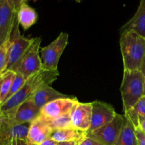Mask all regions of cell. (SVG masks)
<instances>
[{
	"instance_id": "cell-1",
	"label": "cell",
	"mask_w": 145,
	"mask_h": 145,
	"mask_svg": "<svg viewBox=\"0 0 145 145\" xmlns=\"http://www.w3.org/2000/svg\"><path fill=\"white\" fill-rule=\"evenodd\" d=\"M59 73L58 70L41 69L26 79L21 89L14 96L1 105L0 111L3 114L14 113L23 102L29 99L38 89L45 85H50L57 80Z\"/></svg>"
},
{
	"instance_id": "cell-2",
	"label": "cell",
	"mask_w": 145,
	"mask_h": 145,
	"mask_svg": "<svg viewBox=\"0 0 145 145\" xmlns=\"http://www.w3.org/2000/svg\"><path fill=\"white\" fill-rule=\"evenodd\" d=\"M120 46L124 70H140L145 59V38L134 31H123Z\"/></svg>"
},
{
	"instance_id": "cell-3",
	"label": "cell",
	"mask_w": 145,
	"mask_h": 145,
	"mask_svg": "<svg viewBox=\"0 0 145 145\" xmlns=\"http://www.w3.org/2000/svg\"><path fill=\"white\" fill-rule=\"evenodd\" d=\"M120 92L124 113H126L144 96V77L141 70H124Z\"/></svg>"
},
{
	"instance_id": "cell-4",
	"label": "cell",
	"mask_w": 145,
	"mask_h": 145,
	"mask_svg": "<svg viewBox=\"0 0 145 145\" xmlns=\"http://www.w3.org/2000/svg\"><path fill=\"white\" fill-rule=\"evenodd\" d=\"M10 40L11 46L9 49V57L7 71L11 70L15 72L23 56L25 55L33 41V38H25L21 35L17 16L10 36Z\"/></svg>"
},
{
	"instance_id": "cell-5",
	"label": "cell",
	"mask_w": 145,
	"mask_h": 145,
	"mask_svg": "<svg viewBox=\"0 0 145 145\" xmlns=\"http://www.w3.org/2000/svg\"><path fill=\"white\" fill-rule=\"evenodd\" d=\"M69 35L62 32L51 43L40 50L42 69L45 70H58L59 58L68 45Z\"/></svg>"
},
{
	"instance_id": "cell-6",
	"label": "cell",
	"mask_w": 145,
	"mask_h": 145,
	"mask_svg": "<svg viewBox=\"0 0 145 145\" xmlns=\"http://www.w3.org/2000/svg\"><path fill=\"white\" fill-rule=\"evenodd\" d=\"M41 38H34L32 44L20 61L15 72L22 75L25 79L42 69V61L39 55Z\"/></svg>"
},
{
	"instance_id": "cell-7",
	"label": "cell",
	"mask_w": 145,
	"mask_h": 145,
	"mask_svg": "<svg viewBox=\"0 0 145 145\" xmlns=\"http://www.w3.org/2000/svg\"><path fill=\"white\" fill-rule=\"evenodd\" d=\"M124 122V115L117 113L111 122L97 130L86 133V137L96 140L102 145H114L120 135Z\"/></svg>"
},
{
	"instance_id": "cell-8",
	"label": "cell",
	"mask_w": 145,
	"mask_h": 145,
	"mask_svg": "<svg viewBox=\"0 0 145 145\" xmlns=\"http://www.w3.org/2000/svg\"><path fill=\"white\" fill-rule=\"evenodd\" d=\"M4 122L0 127V145H9L15 140L27 141L28 130L31 123L18 124L14 116L4 115Z\"/></svg>"
},
{
	"instance_id": "cell-9",
	"label": "cell",
	"mask_w": 145,
	"mask_h": 145,
	"mask_svg": "<svg viewBox=\"0 0 145 145\" xmlns=\"http://www.w3.org/2000/svg\"><path fill=\"white\" fill-rule=\"evenodd\" d=\"M92 113L91 126L88 133L96 130L111 122L117 113L113 106L99 101L91 102Z\"/></svg>"
},
{
	"instance_id": "cell-10",
	"label": "cell",
	"mask_w": 145,
	"mask_h": 145,
	"mask_svg": "<svg viewBox=\"0 0 145 145\" xmlns=\"http://www.w3.org/2000/svg\"><path fill=\"white\" fill-rule=\"evenodd\" d=\"M79 101L74 97L61 98L47 103L40 109V116L44 119H52L70 114Z\"/></svg>"
},
{
	"instance_id": "cell-11",
	"label": "cell",
	"mask_w": 145,
	"mask_h": 145,
	"mask_svg": "<svg viewBox=\"0 0 145 145\" xmlns=\"http://www.w3.org/2000/svg\"><path fill=\"white\" fill-rule=\"evenodd\" d=\"M91 102L82 103L78 101L70 113L72 127L87 133L91 126Z\"/></svg>"
},
{
	"instance_id": "cell-12",
	"label": "cell",
	"mask_w": 145,
	"mask_h": 145,
	"mask_svg": "<svg viewBox=\"0 0 145 145\" xmlns=\"http://www.w3.org/2000/svg\"><path fill=\"white\" fill-rule=\"evenodd\" d=\"M14 12L6 0L0 1V46L10 39L11 33L16 18Z\"/></svg>"
},
{
	"instance_id": "cell-13",
	"label": "cell",
	"mask_w": 145,
	"mask_h": 145,
	"mask_svg": "<svg viewBox=\"0 0 145 145\" xmlns=\"http://www.w3.org/2000/svg\"><path fill=\"white\" fill-rule=\"evenodd\" d=\"M52 130L47 123L41 118H38L30 125L27 136V142L29 145H40L50 138Z\"/></svg>"
},
{
	"instance_id": "cell-14",
	"label": "cell",
	"mask_w": 145,
	"mask_h": 145,
	"mask_svg": "<svg viewBox=\"0 0 145 145\" xmlns=\"http://www.w3.org/2000/svg\"><path fill=\"white\" fill-rule=\"evenodd\" d=\"M40 114V110L33 101L28 99L23 102L15 110L14 119L18 124L31 123L38 118Z\"/></svg>"
},
{
	"instance_id": "cell-15",
	"label": "cell",
	"mask_w": 145,
	"mask_h": 145,
	"mask_svg": "<svg viewBox=\"0 0 145 145\" xmlns=\"http://www.w3.org/2000/svg\"><path fill=\"white\" fill-rule=\"evenodd\" d=\"M67 97L69 96L57 91L50 85H45L38 89L35 93L30 98L29 100L33 102L34 104L40 110L45 105L52 101Z\"/></svg>"
},
{
	"instance_id": "cell-16",
	"label": "cell",
	"mask_w": 145,
	"mask_h": 145,
	"mask_svg": "<svg viewBox=\"0 0 145 145\" xmlns=\"http://www.w3.org/2000/svg\"><path fill=\"white\" fill-rule=\"evenodd\" d=\"M132 31L145 38V0H140L137 11L131 18L122 26L120 32Z\"/></svg>"
},
{
	"instance_id": "cell-17",
	"label": "cell",
	"mask_w": 145,
	"mask_h": 145,
	"mask_svg": "<svg viewBox=\"0 0 145 145\" xmlns=\"http://www.w3.org/2000/svg\"><path fill=\"white\" fill-rule=\"evenodd\" d=\"M86 137V132L81 131L73 127L55 130L52 132L50 136V139L57 142L71 141L82 142Z\"/></svg>"
},
{
	"instance_id": "cell-18",
	"label": "cell",
	"mask_w": 145,
	"mask_h": 145,
	"mask_svg": "<svg viewBox=\"0 0 145 145\" xmlns=\"http://www.w3.org/2000/svg\"><path fill=\"white\" fill-rule=\"evenodd\" d=\"M17 19L19 25L24 30H28L37 21L38 14L33 8L25 2L21 6L17 12Z\"/></svg>"
},
{
	"instance_id": "cell-19",
	"label": "cell",
	"mask_w": 145,
	"mask_h": 145,
	"mask_svg": "<svg viewBox=\"0 0 145 145\" xmlns=\"http://www.w3.org/2000/svg\"><path fill=\"white\" fill-rule=\"evenodd\" d=\"M124 116L128 119L135 128L140 127L145 120V95L128 111L124 113Z\"/></svg>"
},
{
	"instance_id": "cell-20",
	"label": "cell",
	"mask_w": 145,
	"mask_h": 145,
	"mask_svg": "<svg viewBox=\"0 0 145 145\" xmlns=\"http://www.w3.org/2000/svg\"><path fill=\"white\" fill-rule=\"evenodd\" d=\"M114 145H137L134 126L125 117L120 135Z\"/></svg>"
},
{
	"instance_id": "cell-21",
	"label": "cell",
	"mask_w": 145,
	"mask_h": 145,
	"mask_svg": "<svg viewBox=\"0 0 145 145\" xmlns=\"http://www.w3.org/2000/svg\"><path fill=\"white\" fill-rule=\"evenodd\" d=\"M16 72L14 71H6L1 76H0V103L1 105L5 101L11 84L15 77Z\"/></svg>"
},
{
	"instance_id": "cell-22",
	"label": "cell",
	"mask_w": 145,
	"mask_h": 145,
	"mask_svg": "<svg viewBox=\"0 0 145 145\" xmlns=\"http://www.w3.org/2000/svg\"><path fill=\"white\" fill-rule=\"evenodd\" d=\"M40 118L52 129V131L72 127L70 114L64 115V116H59V117L52 119H44L42 117Z\"/></svg>"
},
{
	"instance_id": "cell-23",
	"label": "cell",
	"mask_w": 145,
	"mask_h": 145,
	"mask_svg": "<svg viewBox=\"0 0 145 145\" xmlns=\"http://www.w3.org/2000/svg\"><path fill=\"white\" fill-rule=\"evenodd\" d=\"M10 46H11L10 39L0 46V76L7 71L8 63Z\"/></svg>"
},
{
	"instance_id": "cell-24",
	"label": "cell",
	"mask_w": 145,
	"mask_h": 145,
	"mask_svg": "<svg viewBox=\"0 0 145 145\" xmlns=\"http://www.w3.org/2000/svg\"><path fill=\"white\" fill-rule=\"evenodd\" d=\"M25 81H26V79H25L22 75L16 72L15 77H14V81H13L12 84H11V89H10V91H9V93H8L5 101L7 100H8L9 98H11V96H14L16 93H17V92H18V91L22 88V86H24V84H25Z\"/></svg>"
},
{
	"instance_id": "cell-25",
	"label": "cell",
	"mask_w": 145,
	"mask_h": 145,
	"mask_svg": "<svg viewBox=\"0 0 145 145\" xmlns=\"http://www.w3.org/2000/svg\"><path fill=\"white\" fill-rule=\"evenodd\" d=\"M7 4H8L11 9L14 12L17 13L19 10L20 7L24 3L27 2V0H6Z\"/></svg>"
},
{
	"instance_id": "cell-26",
	"label": "cell",
	"mask_w": 145,
	"mask_h": 145,
	"mask_svg": "<svg viewBox=\"0 0 145 145\" xmlns=\"http://www.w3.org/2000/svg\"><path fill=\"white\" fill-rule=\"evenodd\" d=\"M137 145H145V133L140 127L135 128Z\"/></svg>"
},
{
	"instance_id": "cell-27",
	"label": "cell",
	"mask_w": 145,
	"mask_h": 145,
	"mask_svg": "<svg viewBox=\"0 0 145 145\" xmlns=\"http://www.w3.org/2000/svg\"><path fill=\"white\" fill-rule=\"evenodd\" d=\"M79 145H102L99 142H98L96 140H93V139L90 138L89 137H86V138L84 139L80 143Z\"/></svg>"
},
{
	"instance_id": "cell-28",
	"label": "cell",
	"mask_w": 145,
	"mask_h": 145,
	"mask_svg": "<svg viewBox=\"0 0 145 145\" xmlns=\"http://www.w3.org/2000/svg\"><path fill=\"white\" fill-rule=\"evenodd\" d=\"M9 145H29V144L27 142L26 140H15L11 142V143Z\"/></svg>"
},
{
	"instance_id": "cell-29",
	"label": "cell",
	"mask_w": 145,
	"mask_h": 145,
	"mask_svg": "<svg viewBox=\"0 0 145 145\" xmlns=\"http://www.w3.org/2000/svg\"><path fill=\"white\" fill-rule=\"evenodd\" d=\"M82 142L71 141V142H58L57 145H79Z\"/></svg>"
},
{
	"instance_id": "cell-30",
	"label": "cell",
	"mask_w": 145,
	"mask_h": 145,
	"mask_svg": "<svg viewBox=\"0 0 145 145\" xmlns=\"http://www.w3.org/2000/svg\"><path fill=\"white\" fill-rule=\"evenodd\" d=\"M57 144H58V142L54 141V140H52V139L49 138V139H48L47 140H45L44 142H42V144H40V145H57Z\"/></svg>"
},
{
	"instance_id": "cell-31",
	"label": "cell",
	"mask_w": 145,
	"mask_h": 145,
	"mask_svg": "<svg viewBox=\"0 0 145 145\" xmlns=\"http://www.w3.org/2000/svg\"><path fill=\"white\" fill-rule=\"evenodd\" d=\"M140 70H141L142 73L143 77H144V95H145V59H144V62H143L142 66L141 69H140Z\"/></svg>"
},
{
	"instance_id": "cell-32",
	"label": "cell",
	"mask_w": 145,
	"mask_h": 145,
	"mask_svg": "<svg viewBox=\"0 0 145 145\" xmlns=\"http://www.w3.org/2000/svg\"><path fill=\"white\" fill-rule=\"evenodd\" d=\"M4 118H5L4 115L3 114L1 111H0V127H1V125H2V123H3V122H4Z\"/></svg>"
},
{
	"instance_id": "cell-33",
	"label": "cell",
	"mask_w": 145,
	"mask_h": 145,
	"mask_svg": "<svg viewBox=\"0 0 145 145\" xmlns=\"http://www.w3.org/2000/svg\"><path fill=\"white\" fill-rule=\"evenodd\" d=\"M140 127L142 129V130H143V132H144V133H145V120L142 122V123H141V125H140Z\"/></svg>"
},
{
	"instance_id": "cell-34",
	"label": "cell",
	"mask_w": 145,
	"mask_h": 145,
	"mask_svg": "<svg viewBox=\"0 0 145 145\" xmlns=\"http://www.w3.org/2000/svg\"><path fill=\"white\" fill-rule=\"evenodd\" d=\"M74 1H76V2H77V3H80V2H82L83 0H74Z\"/></svg>"
},
{
	"instance_id": "cell-35",
	"label": "cell",
	"mask_w": 145,
	"mask_h": 145,
	"mask_svg": "<svg viewBox=\"0 0 145 145\" xmlns=\"http://www.w3.org/2000/svg\"><path fill=\"white\" fill-rule=\"evenodd\" d=\"M0 107H1V103H0Z\"/></svg>"
},
{
	"instance_id": "cell-36",
	"label": "cell",
	"mask_w": 145,
	"mask_h": 145,
	"mask_svg": "<svg viewBox=\"0 0 145 145\" xmlns=\"http://www.w3.org/2000/svg\"><path fill=\"white\" fill-rule=\"evenodd\" d=\"M0 1H1V0H0Z\"/></svg>"
}]
</instances>
